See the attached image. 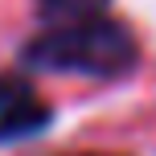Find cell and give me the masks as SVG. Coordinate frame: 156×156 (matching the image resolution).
Listing matches in <instances>:
<instances>
[{"instance_id": "6da1fadb", "label": "cell", "mask_w": 156, "mask_h": 156, "mask_svg": "<svg viewBox=\"0 0 156 156\" xmlns=\"http://www.w3.org/2000/svg\"><path fill=\"white\" fill-rule=\"evenodd\" d=\"M21 62L29 70L82 74V78H123L136 70L140 49L127 25L111 16H90L74 25H49L45 33L21 45Z\"/></svg>"}, {"instance_id": "7a4b0ae2", "label": "cell", "mask_w": 156, "mask_h": 156, "mask_svg": "<svg viewBox=\"0 0 156 156\" xmlns=\"http://www.w3.org/2000/svg\"><path fill=\"white\" fill-rule=\"evenodd\" d=\"M49 123H54V107L41 103L25 78H8L4 94H0V148H4V144L33 140V136H41Z\"/></svg>"}, {"instance_id": "3957f363", "label": "cell", "mask_w": 156, "mask_h": 156, "mask_svg": "<svg viewBox=\"0 0 156 156\" xmlns=\"http://www.w3.org/2000/svg\"><path fill=\"white\" fill-rule=\"evenodd\" d=\"M111 0H37V12L45 25H74V21H90L103 16Z\"/></svg>"}, {"instance_id": "277c9868", "label": "cell", "mask_w": 156, "mask_h": 156, "mask_svg": "<svg viewBox=\"0 0 156 156\" xmlns=\"http://www.w3.org/2000/svg\"><path fill=\"white\" fill-rule=\"evenodd\" d=\"M90 156H99V152H90Z\"/></svg>"}]
</instances>
